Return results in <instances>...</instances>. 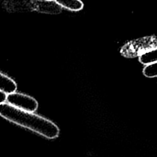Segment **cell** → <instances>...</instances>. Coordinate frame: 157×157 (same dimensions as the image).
I'll return each instance as SVG.
<instances>
[{
	"label": "cell",
	"mask_w": 157,
	"mask_h": 157,
	"mask_svg": "<svg viewBox=\"0 0 157 157\" xmlns=\"http://www.w3.org/2000/svg\"><path fill=\"white\" fill-rule=\"evenodd\" d=\"M0 115L48 139H54L59 134L58 126L51 121L31 112L20 109L9 103L0 104Z\"/></svg>",
	"instance_id": "1"
},
{
	"label": "cell",
	"mask_w": 157,
	"mask_h": 157,
	"mask_svg": "<svg viewBox=\"0 0 157 157\" xmlns=\"http://www.w3.org/2000/svg\"><path fill=\"white\" fill-rule=\"evenodd\" d=\"M6 101L15 107L31 112L36 110L38 106L37 101L33 98L15 92L8 94Z\"/></svg>",
	"instance_id": "2"
},
{
	"label": "cell",
	"mask_w": 157,
	"mask_h": 157,
	"mask_svg": "<svg viewBox=\"0 0 157 157\" xmlns=\"http://www.w3.org/2000/svg\"><path fill=\"white\" fill-rule=\"evenodd\" d=\"M59 6L73 12L81 10L84 6L81 0H54Z\"/></svg>",
	"instance_id": "3"
},
{
	"label": "cell",
	"mask_w": 157,
	"mask_h": 157,
	"mask_svg": "<svg viewBox=\"0 0 157 157\" xmlns=\"http://www.w3.org/2000/svg\"><path fill=\"white\" fill-rule=\"evenodd\" d=\"M16 89V83L9 77L0 72V90L8 94L15 92Z\"/></svg>",
	"instance_id": "4"
},
{
	"label": "cell",
	"mask_w": 157,
	"mask_h": 157,
	"mask_svg": "<svg viewBox=\"0 0 157 157\" xmlns=\"http://www.w3.org/2000/svg\"><path fill=\"white\" fill-rule=\"evenodd\" d=\"M139 61L145 65L157 62V48L147 51L141 54L139 56Z\"/></svg>",
	"instance_id": "5"
},
{
	"label": "cell",
	"mask_w": 157,
	"mask_h": 157,
	"mask_svg": "<svg viewBox=\"0 0 157 157\" xmlns=\"http://www.w3.org/2000/svg\"><path fill=\"white\" fill-rule=\"evenodd\" d=\"M143 74L148 78L157 77V62L147 64L143 69Z\"/></svg>",
	"instance_id": "6"
},
{
	"label": "cell",
	"mask_w": 157,
	"mask_h": 157,
	"mask_svg": "<svg viewBox=\"0 0 157 157\" xmlns=\"http://www.w3.org/2000/svg\"><path fill=\"white\" fill-rule=\"evenodd\" d=\"M7 94H6L4 91L0 90V104L5 102V101H6V99H7Z\"/></svg>",
	"instance_id": "7"
},
{
	"label": "cell",
	"mask_w": 157,
	"mask_h": 157,
	"mask_svg": "<svg viewBox=\"0 0 157 157\" xmlns=\"http://www.w3.org/2000/svg\"><path fill=\"white\" fill-rule=\"evenodd\" d=\"M43 1H53V0H43Z\"/></svg>",
	"instance_id": "8"
}]
</instances>
